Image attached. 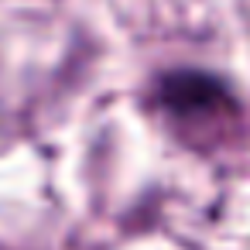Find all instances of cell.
I'll return each mask as SVG.
<instances>
[{
	"label": "cell",
	"mask_w": 250,
	"mask_h": 250,
	"mask_svg": "<svg viewBox=\"0 0 250 250\" xmlns=\"http://www.w3.org/2000/svg\"><path fill=\"white\" fill-rule=\"evenodd\" d=\"M161 103L171 113H202L229 103L226 86L206 72H168L161 79Z\"/></svg>",
	"instance_id": "cell-1"
}]
</instances>
